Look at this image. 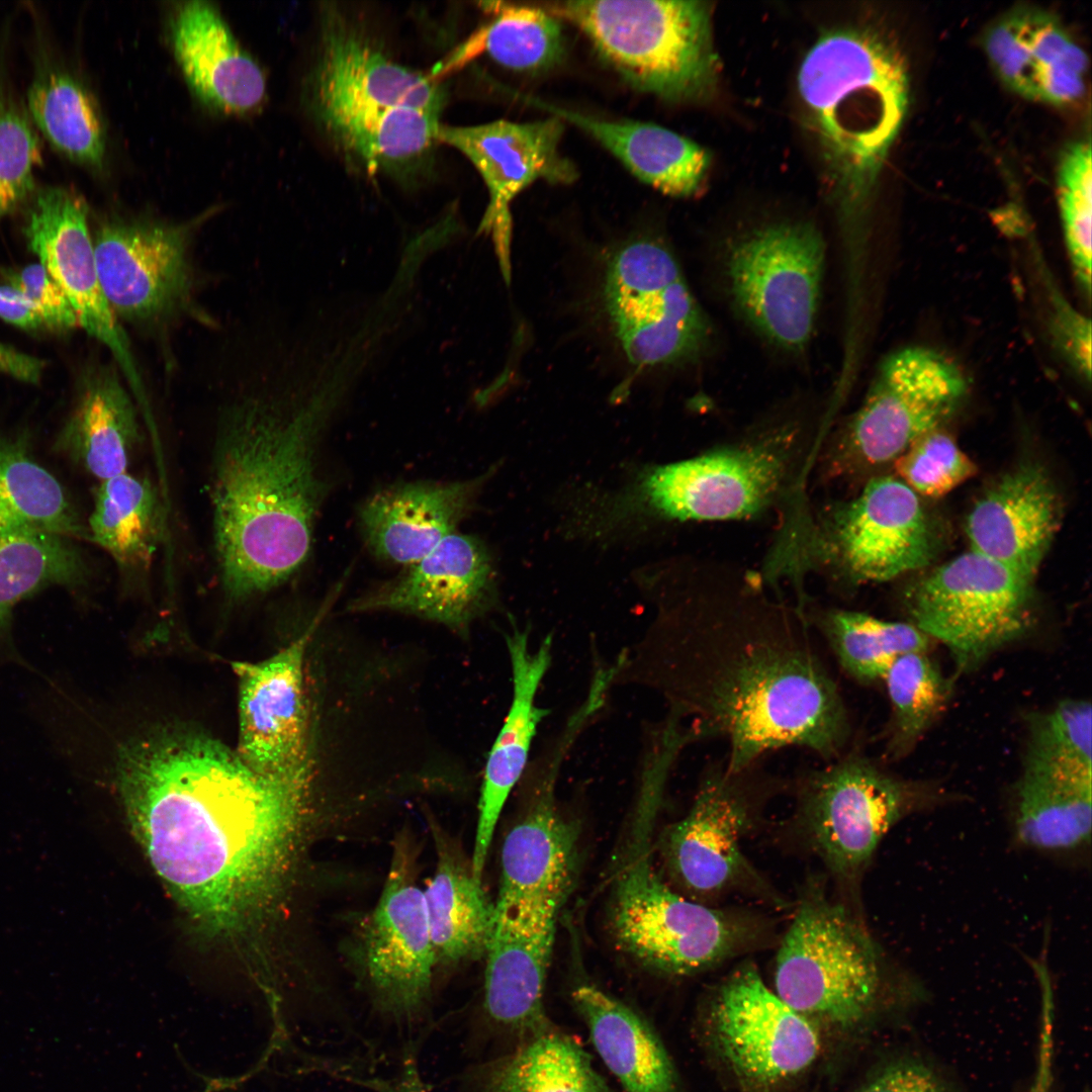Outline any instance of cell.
<instances>
[{"label":"cell","instance_id":"obj_1","mask_svg":"<svg viewBox=\"0 0 1092 1092\" xmlns=\"http://www.w3.org/2000/svg\"><path fill=\"white\" fill-rule=\"evenodd\" d=\"M812 631L760 571L705 560L666 602L637 652L644 655L634 656L647 657L637 679L701 740H725L730 770L787 747L830 761L847 748L851 725Z\"/></svg>","mask_w":1092,"mask_h":1092},{"label":"cell","instance_id":"obj_2","mask_svg":"<svg viewBox=\"0 0 1092 1092\" xmlns=\"http://www.w3.org/2000/svg\"><path fill=\"white\" fill-rule=\"evenodd\" d=\"M117 779L153 870L211 933L236 932L276 907L315 845L347 836L321 817L311 767L266 778L200 733L128 745Z\"/></svg>","mask_w":1092,"mask_h":1092},{"label":"cell","instance_id":"obj_3","mask_svg":"<svg viewBox=\"0 0 1092 1092\" xmlns=\"http://www.w3.org/2000/svg\"><path fill=\"white\" fill-rule=\"evenodd\" d=\"M366 375L354 356L305 345L292 372L220 407L208 492L216 574L228 598L268 593L306 562L328 487L321 445Z\"/></svg>","mask_w":1092,"mask_h":1092},{"label":"cell","instance_id":"obj_4","mask_svg":"<svg viewBox=\"0 0 1092 1092\" xmlns=\"http://www.w3.org/2000/svg\"><path fill=\"white\" fill-rule=\"evenodd\" d=\"M797 82L848 256L862 236L880 171L906 116L905 60L872 29H833L811 47Z\"/></svg>","mask_w":1092,"mask_h":1092},{"label":"cell","instance_id":"obj_5","mask_svg":"<svg viewBox=\"0 0 1092 1092\" xmlns=\"http://www.w3.org/2000/svg\"><path fill=\"white\" fill-rule=\"evenodd\" d=\"M829 428L826 413H769L693 457L647 467L611 503L607 518H779L807 497V482Z\"/></svg>","mask_w":1092,"mask_h":1092},{"label":"cell","instance_id":"obj_6","mask_svg":"<svg viewBox=\"0 0 1092 1092\" xmlns=\"http://www.w3.org/2000/svg\"><path fill=\"white\" fill-rule=\"evenodd\" d=\"M935 551L919 495L897 476L879 474L850 498L818 510L806 502L786 514L763 570L774 582H791L796 597L806 594L808 573L841 593L918 570Z\"/></svg>","mask_w":1092,"mask_h":1092},{"label":"cell","instance_id":"obj_7","mask_svg":"<svg viewBox=\"0 0 1092 1092\" xmlns=\"http://www.w3.org/2000/svg\"><path fill=\"white\" fill-rule=\"evenodd\" d=\"M546 10L578 27L601 59L640 91L696 101L716 89L718 61L705 2L573 0Z\"/></svg>","mask_w":1092,"mask_h":1092},{"label":"cell","instance_id":"obj_8","mask_svg":"<svg viewBox=\"0 0 1092 1092\" xmlns=\"http://www.w3.org/2000/svg\"><path fill=\"white\" fill-rule=\"evenodd\" d=\"M968 385L960 368L925 347L893 352L879 366L859 407L824 437L813 474L824 483L875 476L961 403Z\"/></svg>","mask_w":1092,"mask_h":1092},{"label":"cell","instance_id":"obj_9","mask_svg":"<svg viewBox=\"0 0 1092 1092\" xmlns=\"http://www.w3.org/2000/svg\"><path fill=\"white\" fill-rule=\"evenodd\" d=\"M653 824L634 820L613 892L611 922L621 948L667 976L707 971L752 939L744 917L681 895L653 866Z\"/></svg>","mask_w":1092,"mask_h":1092},{"label":"cell","instance_id":"obj_10","mask_svg":"<svg viewBox=\"0 0 1092 1092\" xmlns=\"http://www.w3.org/2000/svg\"><path fill=\"white\" fill-rule=\"evenodd\" d=\"M883 984L870 933L841 902L809 887L777 952L775 992L809 1020L848 1028L874 1011Z\"/></svg>","mask_w":1092,"mask_h":1092},{"label":"cell","instance_id":"obj_11","mask_svg":"<svg viewBox=\"0 0 1092 1092\" xmlns=\"http://www.w3.org/2000/svg\"><path fill=\"white\" fill-rule=\"evenodd\" d=\"M419 849L413 833L396 834L381 894L357 931L351 954L372 1011L400 1030L424 1023L434 998L436 966L418 883Z\"/></svg>","mask_w":1092,"mask_h":1092},{"label":"cell","instance_id":"obj_12","mask_svg":"<svg viewBox=\"0 0 1092 1092\" xmlns=\"http://www.w3.org/2000/svg\"><path fill=\"white\" fill-rule=\"evenodd\" d=\"M787 786L760 762L736 771L727 768L725 759L708 762L689 811L667 826L659 840L672 882L696 901L741 885H759L742 841L767 801Z\"/></svg>","mask_w":1092,"mask_h":1092},{"label":"cell","instance_id":"obj_13","mask_svg":"<svg viewBox=\"0 0 1092 1092\" xmlns=\"http://www.w3.org/2000/svg\"><path fill=\"white\" fill-rule=\"evenodd\" d=\"M789 787L794 823L825 867L843 880L864 869L885 835L914 809L919 794L856 748L803 770Z\"/></svg>","mask_w":1092,"mask_h":1092},{"label":"cell","instance_id":"obj_14","mask_svg":"<svg viewBox=\"0 0 1092 1092\" xmlns=\"http://www.w3.org/2000/svg\"><path fill=\"white\" fill-rule=\"evenodd\" d=\"M723 273L736 310L754 331L786 352L812 338L825 246L815 226L779 221L747 231L725 251Z\"/></svg>","mask_w":1092,"mask_h":1092},{"label":"cell","instance_id":"obj_15","mask_svg":"<svg viewBox=\"0 0 1092 1092\" xmlns=\"http://www.w3.org/2000/svg\"><path fill=\"white\" fill-rule=\"evenodd\" d=\"M907 607L913 624L947 647L959 672H968L1030 628L1032 579L970 550L916 581Z\"/></svg>","mask_w":1092,"mask_h":1092},{"label":"cell","instance_id":"obj_16","mask_svg":"<svg viewBox=\"0 0 1092 1092\" xmlns=\"http://www.w3.org/2000/svg\"><path fill=\"white\" fill-rule=\"evenodd\" d=\"M604 302L615 337L636 366L686 362L707 342L706 317L675 258L657 241H631L613 255Z\"/></svg>","mask_w":1092,"mask_h":1092},{"label":"cell","instance_id":"obj_17","mask_svg":"<svg viewBox=\"0 0 1092 1092\" xmlns=\"http://www.w3.org/2000/svg\"><path fill=\"white\" fill-rule=\"evenodd\" d=\"M192 225L112 219L92 237L99 280L120 322L159 328L194 302Z\"/></svg>","mask_w":1092,"mask_h":1092},{"label":"cell","instance_id":"obj_18","mask_svg":"<svg viewBox=\"0 0 1092 1092\" xmlns=\"http://www.w3.org/2000/svg\"><path fill=\"white\" fill-rule=\"evenodd\" d=\"M716 1044L745 1082L769 1086L799 1075L820 1051L813 1021L770 990L752 964L721 983L710 1009Z\"/></svg>","mask_w":1092,"mask_h":1092},{"label":"cell","instance_id":"obj_19","mask_svg":"<svg viewBox=\"0 0 1092 1092\" xmlns=\"http://www.w3.org/2000/svg\"><path fill=\"white\" fill-rule=\"evenodd\" d=\"M24 235L38 263L65 291L79 328L108 349L134 399L148 407L128 339L99 280L86 201L64 188L41 190L28 212Z\"/></svg>","mask_w":1092,"mask_h":1092},{"label":"cell","instance_id":"obj_20","mask_svg":"<svg viewBox=\"0 0 1092 1092\" xmlns=\"http://www.w3.org/2000/svg\"><path fill=\"white\" fill-rule=\"evenodd\" d=\"M588 721L584 711L576 710L532 769L527 801L503 843L495 904L564 903L567 898L576 868L577 830L559 809L555 788L563 759Z\"/></svg>","mask_w":1092,"mask_h":1092},{"label":"cell","instance_id":"obj_21","mask_svg":"<svg viewBox=\"0 0 1092 1092\" xmlns=\"http://www.w3.org/2000/svg\"><path fill=\"white\" fill-rule=\"evenodd\" d=\"M562 904L557 900L494 904L484 954L482 1030L519 1040L552 1025L543 998Z\"/></svg>","mask_w":1092,"mask_h":1092},{"label":"cell","instance_id":"obj_22","mask_svg":"<svg viewBox=\"0 0 1092 1092\" xmlns=\"http://www.w3.org/2000/svg\"><path fill=\"white\" fill-rule=\"evenodd\" d=\"M317 622L271 657L233 664L239 679L236 753L260 776L281 778L311 766L304 654Z\"/></svg>","mask_w":1092,"mask_h":1092},{"label":"cell","instance_id":"obj_23","mask_svg":"<svg viewBox=\"0 0 1092 1092\" xmlns=\"http://www.w3.org/2000/svg\"><path fill=\"white\" fill-rule=\"evenodd\" d=\"M563 131L564 122L555 116L531 122L499 119L477 125L438 126L437 142L461 152L484 181L489 203L480 230L493 234L506 275L512 200L539 180L569 184L576 178L574 165L560 152Z\"/></svg>","mask_w":1092,"mask_h":1092},{"label":"cell","instance_id":"obj_24","mask_svg":"<svg viewBox=\"0 0 1092 1092\" xmlns=\"http://www.w3.org/2000/svg\"><path fill=\"white\" fill-rule=\"evenodd\" d=\"M306 99L315 119L367 108L411 106L440 114L441 85L392 61L335 8L325 11Z\"/></svg>","mask_w":1092,"mask_h":1092},{"label":"cell","instance_id":"obj_25","mask_svg":"<svg viewBox=\"0 0 1092 1092\" xmlns=\"http://www.w3.org/2000/svg\"><path fill=\"white\" fill-rule=\"evenodd\" d=\"M494 595V569L485 544L454 532L403 574L356 599L350 609L401 612L461 630Z\"/></svg>","mask_w":1092,"mask_h":1092},{"label":"cell","instance_id":"obj_26","mask_svg":"<svg viewBox=\"0 0 1092 1092\" xmlns=\"http://www.w3.org/2000/svg\"><path fill=\"white\" fill-rule=\"evenodd\" d=\"M1061 512L1059 493L1043 468L1020 465L1000 477L971 510L966 522L971 550L1033 580Z\"/></svg>","mask_w":1092,"mask_h":1092},{"label":"cell","instance_id":"obj_27","mask_svg":"<svg viewBox=\"0 0 1092 1092\" xmlns=\"http://www.w3.org/2000/svg\"><path fill=\"white\" fill-rule=\"evenodd\" d=\"M527 630L514 628L506 643L512 666L513 696L508 715L488 753L478 802L470 857L474 877L482 881L489 847L508 798L526 769L539 723L548 711L536 703L539 686L551 662L552 639L531 649Z\"/></svg>","mask_w":1092,"mask_h":1092},{"label":"cell","instance_id":"obj_28","mask_svg":"<svg viewBox=\"0 0 1092 1092\" xmlns=\"http://www.w3.org/2000/svg\"><path fill=\"white\" fill-rule=\"evenodd\" d=\"M985 50L995 73L1022 97L1067 105L1085 92L1088 59L1057 18L1020 8L987 32Z\"/></svg>","mask_w":1092,"mask_h":1092},{"label":"cell","instance_id":"obj_29","mask_svg":"<svg viewBox=\"0 0 1092 1092\" xmlns=\"http://www.w3.org/2000/svg\"><path fill=\"white\" fill-rule=\"evenodd\" d=\"M488 478L396 484L370 496L359 524L371 552L382 560L412 565L431 552L471 512Z\"/></svg>","mask_w":1092,"mask_h":1092},{"label":"cell","instance_id":"obj_30","mask_svg":"<svg viewBox=\"0 0 1092 1092\" xmlns=\"http://www.w3.org/2000/svg\"><path fill=\"white\" fill-rule=\"evenodd\" d=\"M171 41L188 85L205 105L223 113L243 114L263 103V71L240 47L211 4H180L171 20Z\"/></svg>","mask_w":1092,"mask_h":1092},{"label":"cell","instance_id":"obj_31","mask_svg":"<svg viewBox=\"0 0 1092 1092\" xmlns=\"http://www.w3.org/2000/svg\"><path fill=\"white\" fill-rule=\"evenodd\" d=\"M508 92L518 101L581 129L637 179L663 194L688 197L699 192L704 184L710 155L675 131L649 122L603 119L519 91L508 89Z\"/></svg>","mask_w":1092,"mask_h":1092},{"label":"cell","instance_id":"obj_32","mask_svg":"<svg viewBox=\"0 0 1092 1092\" xmlns=\"http://www.w3.org/2000/svg\"><path fill=\"white\" fill-rule=\"evenodd\" d=\"M76 396L58 447L100 481L126 472L141 429L134 397L116 365L87 370Z\"/></svg>","mask_w":1092,"mask_h":1092},{"label":"cell","instance_id":"obj_33","mask_svg":"<svg viewBox=\"0 0 1092 1092\" xmlns=\"http://www.w3.org/2000/svg\"><path fill=\"white\" fill-rule=\"evenodd\" d=\"M431 834L437 860L424 896L437 970L484 957L493 927L494 902L453 838L437 825H432Z\"/></svg>","mask_w":1092,"mask_h":1092},{"label":"cell","instance_id":"obj_34","mask_svg":"<svg viewBox=\"0 0 1092 1092\" xmlns=\"http://www.w3.org/2000/svg\"><path fill=\"white\" fill-rule=\"evenodd\" d=\"M597 1053L625 1092H675L671 1059L652 1026L624 1002L593 984L571 991Z\"/></svg>","mask_w":1092,"mask_h":1092},{"label":"cell","instance_id":"obj_35","mask_svg":"<svg viewBox=\"0 0 1092 1092\" xmlns=\"http://www.w3.org/2000/svg\"><path fill=\"white\" fill-rule=\"evenodd\" d=\"M1016 795L1014 832L1023 845L1069 850L1090 841L1092 770L1026 754Z\"/></svg>","mask_w":1092,"mask_h":1092},{"label":"cell","instance_id":"obj_36","mask_svg":"<svg viewBox=\"0 0 1092 1092\" xmlns=\"http://www.w3.org/2000/svg\"><path fill=\"white\" fill-rule=\"evenodd\" d=\"M439 114L411 106L367 108L320 117L334 144L370 174L406 179L428 165Z\"/></svg>","mask_w":1092,"mask_h":1092},{"label":"cell","instance_id":"obj_37","mask_svg":"<svg viewBox=\"0 0 1092 1092\" xmlns=\"http://www.w3.org/2000/svg\"><path fill=\"white\" fill-rule=\"evenodd\" d=\"M462 1092H611L589 1056L552 1025L467 1069Z\"/></svg>","mask_w":1092,"mask_h":1092},{"label":"cell","instance_id":"obj_38","mask_svg":"<svg viewBox=\"0 0 1092 1092\" xmlns=\"http://www.w3.org/2000/svg\"><path fill=\"white\" fill-rule=\"evenodd\" d=\"M164 521L153 482L126 471L100 481L89 518V538L123 574H141L151 566L161 544Z\"/></svg>","mask_w":1092,"mask_h":1092},{"label":"cell","instance_id":"obj_39","mask_svg":"<svg viewBox=\"0 0 1092 1092\" xmlns=\"http://www.w3.org/2000/svg\"><path fill=\"white\" fill-rule=\"evenodd\" d=\"M491 19L434 68V80L485 54L495 63L521 72H539L557 65L564 55L558 18L543 8L507 2H484Z\"/></svg>","mask_w":1092,"mask_h":1092},{"label":"cell","instance_id":"obj_40","mask_svg":"<svg viewBox=\"0 0 1092 1092\" xmlns=\"http://www.w3.org/2000/svg\"><path fill=\"white\" fill-rule=\"evenodd\" d=\"M43 533L90 540L58 479L25 444L0 435V535Z\"/></svg>","mask_w":1092,"mask_h":1092},{"label":"cell","instance_id":"obj_41","mask_svg":"<svg viewBox=\"0 0 1092 1092\" xmlns=\"http://www.w3.org/2000/svg\"><path fill=\"white\" fill-rule=\"evenodd\" d=\"M805 616L830 648L839 667L852 679H883L892 663L911 652H926L929 637L914 624L879 619L870 614L810 602Z\"/></svg>","mask_w":1092,"mask_h":1092},{"label":"cell","instance_id":"obj_42","mask_svg":"<svg viewBox=\"0 0 1092 1092\" xmlns=\"http://www.w3.org/2000/svg\"><path fill=\"white\" fill-rule=\"evenodd\" d=\"M90 569L73 539L43 533L0 535V635L9 631L13 609L50 586L77 588Z\"/></svg>","mask_w":1092,"mask_h":1092},{"label":"cell","instance_id":"obj_43","mask_svg":"<svg viewBox=\"0 0 1092 1092\" xmlns=\"http://www.w3.org/2000/svg\"><path fill=\"white\" fill-rule=\"evenodd\" d=\"M27 102L34 123L58 151L82 164H102L103 123L81 83L62 72L47 73L32 83Z\"/></svg>","mask_w":1092,"mask_h":1092},{"label":"cell","instance_id":"obj_44","mask_svg":"<svg viewBox=\"0 0 1092 1092\" xmlns=\"http://www.w3.org/2000/svg\"><path fill=\"white\" fill-rule=\"evenodd\" d=\"M883 680L892 709L887 754L897 758L914 746L941 711L950 687L925 652L898 657Z\"/></svg>","mask_w":1092,"mask_h":1092},{"label":"cell","instance_id":"obj_45","mask_svg":"<svg viewBox=\"0 0 1092 1092\" xmlns=\"http://www.w3.org/2000/svg\"><path fill=\"white\" fill-rule=\"evenodd\" d=\"M1060 216L1068 257L1077 283L1087 299L1091 294L1092 178L1090 139L1064 153L1058 175Z\"/></svg>","mask_w":1092,"mask_h":1092},{"label":"cell","instance_id":"obj_46","mask_svg":"<svg viewBox=\"0 0 1092 1092\" xmlns=\"http://www.w3.org/2000/svg\"><path fill=\"white\" fill-rule=\"evenodd\" d=\"M896 476L918 495L947 494L977 472L956 441L937 429L913 443L894 460Z\"/></svg>","mask_w":1092,"mask_h":1092},{"label":"cell","instance_id":"obj_47","mask_svg":"<svg viewBox=\"0 0 1092 1092\" xmlns=\"http://www.w3.org/2000/svg\"><path fill=\"white\" fill-rule=\"evenodd\" d=\"M1092 710L1084 700H1065L1029 721L1028 755L1092 770Z\"/></svg>","mask_w":1092,"mask_h":1092},{"label":"cell","instance_id":"obj_48","mask_svg":"<svg viewBox=\"0 0 1092 1092\" xmlns=\"http://www.w3.org/2000/svg\"><path fill=\"white\" fill-rule=\"evenodd\" d=\"M41 151L27 117L0 100V221L18 208L34 189V171Z\"/></svg>","mask_w":1092,"mask_h":1092},{"label":"cell","instance_id":"obj_49","mask_svg":"<svg viewBox=\"0 0 1092 1092\" xmlns=\"http://www.w3.org/2000/svg\"><path fill=\"white\" fill-rule=\"evenodd\" d=\"M7 280L33 304L49 331L68 332L79 328L76 312L65 291L40 263L9 272Z\"/></svg>","mask_w":1092,"mask_h":1092},{"label":"cell","instance_id":"obj_50","mask_svg":"<svg viewBox=\"0 0 1092 1092\" xmlns=\"http://www.w3.org/2000/svg\"><path fill=\"white\" fill-rule=\"evenodd\" d=\"M859 1092H951L943 1076L926 1062L901 1057L885 1065Z\"/></svg>","mask_w":1092,"mask_h":1092},{"label":"cell","instance_id":"obj_51","mask_svg":"<svg viewBox=\"0 0 1092 1092\" xmlns=\"http://www.w3.org/2000/svg\"><path fill=\"white\" fill-rule=\"evenodd\" d=\"M0 318L23 331H49L44 320L33 304L8 283L0 284Z\"/></svg>","mask_w":1092,"mask_h":1092},{"label":"cell","instance_id":"obj_52","mask_svg":"<svg viewBox=\"0 0 1092 1092\" xmlns=\"http://www.w3.org/2000/svg\"><path fill=\"white\" fill-rule=\"evenodd\" d=\"M46 363L0 342V374L35 384L42 377Z\"/></svg>","mask_w":1092,"mask_h":1092},{"label":"cell","instance_id":"obj_53","mask_svg":"<svg viewBox=\"0 0 1092 1092\" xmlns=\"http://www.w3.org/2000/svg\"><path fill=\"white\" fill-rule=\"evenodd\" d=\"M1049 1071L1046 1067H1040V1071L1036 1077L1035 1083L1031 1092H1050L1049 1087Z\"/></svg>","mask_w":1092,"mask_h":1092}]
</instances>
